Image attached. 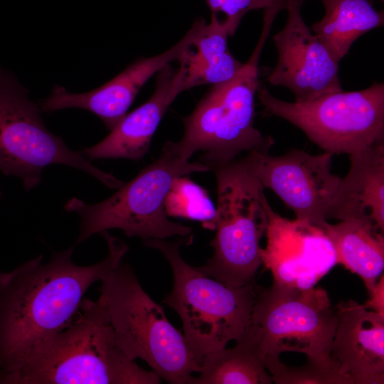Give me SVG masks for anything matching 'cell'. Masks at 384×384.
<instances>
[{"label": "cell", "mask_w": 384, "mask_h": 384, "mask_svg": "<svg viewBox=\"0 0 384 384\" xmlns=\"http://www.w3.org/2000/svg\"><path fill=\"white\" fill-rule=\"evenodd\" d=\"M108 252L99 262H73L74 247L31 259L0 272V378L16 371L43 343L63 330L78 313L90 287L118 266L128 251L107 230L100 233Z\"/></svg>", "instance_id": "cell-1"}, {"label": "cell", "mask_w": 384, "mask_h": 384, "mask_svg": "<svg viewBox=\"0 0 384 384\" xmlns=\"http://www.w3.org/2000/svg\"><path fill=\"white\" fill-rule=\"evenodd\" d=\"M119 347L109 313L98 298L84 299L72 322L0 384H157Z\"/></svg>", "instance_id": "cell-2"}, {"label": "cell", "mask_w": 384, "mask_h": 384, "mask_svg": "<svg viewBox=\"0 0 384 384\" xmlns=\"http://www.w3.org/2000/svg\"><path fill=\"white\" fill-rule=\"evenodd\" d=\"M264 20L259 41L239 73L212 85L193 112L183 118L184 132L172 149L188 159L202 151L201 162L210 167L229 162L242 153L268 151L274 144L254 127L255 97L260 86L258 63L272 27Z\"/></svg>", "instance_id": "cell-3"}, {"label": "cell", "mask_w": 384, "mask_h": 384, "mask_svg": "<svg viewBox=\"0 0 384 384\" xmlns=\"http://www.w3.org/2000/svg\"><path fill=\"white\" fill-rule=\"evenodd\" d=\"M217 182L213 255L201 267L203 274L230 287L255 282L262 264L260 242L267 215L264 187L257 172V151L210 167Z\"/></svg>", "instance_id": "cell-4"}, {"label": "cell", "mask_w": 384, "mask_h": 384, "mask_svg": "<svg viewBox=\"0 0 384 384\" xmlns=\"http://www.w3.org/2000/svg\"><path fill=\"white\" fill-rule=\"evenodd\" d=\"M193 235L175 241L149 239L144 245L160 251L173 270L174 287L164 302L181 317L183 335L201 366L208 353L239 339L248 327L260 286L226 285L186 263L180 254Z\"/></svg>", "instance_id": "cell-5"}, {"label": "cell", "mask_w": 384, "mask_h": 384, "mask_svg": "<svg viewBox=\"0 0 384 384\" xmlns=\"http://www.w3.org/2000/svg\"><path fill=\"white\" fill-rule=\"evenodd\" d=\"M99 298L110 315L117 343L132 360L142 358L169 383L187 384L201 366L184 335L122 262L100 281Z\"/></svg>", "instance_id": "cell-6"}, {"label": "cell", "mask_w": 384, "mask_h": 384, "mask_svg": "<svg viewBox=\"0 0 384 384\" xmlns=\"http://www.w3.org/2000/svg\"><path fill=\"white\" fill-rule=\"evenodd\" d=\"M208 171V166L202 162H190L181 157L170 142H166L159 158L132 180L124 183L110 198L95 204L72 198L65 203L67 212L76 213L81 218L77 242L114 228L123 230L128 237L144 240L188 236L191 228L169 219L164 209L165 198L176 178Z\"/></svg>", "instance_id": "cell-7"}, {"label": "cell", "mask_w": 384, "mask_h": 384, "mask_svg": "<svg viewBox=\"0 0 384 384\" xmlns=\"http://www.w3.org/2000/svg\"><path fill=\"white\" fill-rule=\"evenodd\" d=\"M53 164L79 169L110 188L124 183L51 133L27 90L12 73L0 68V171L21 178L28 191L40 183L43 170Z\"/></svg>", "instance_id": "cell-8"}, {"label": "cell", "mask_w": 384, "mask_h": 384, "mask_svg": "<svg viewBox=\"0 0 384 384\" xmlns=\"http://www.w3.org/2000/svg\"><path fill=\"white\" fill-rule=\"evenodd\" d=\"M265 112L301 129L310 141L332 154H351L384 142V83L357 91L343 90L305 102H287L260 85Z\"/></svg>", "instance_id": "cell-9"}, {"label": "cell", "mask_w": 384, "mask_h": 384, "mask_svg": "<svg viewBox=\"0 0 384 384\" xmlns=\"http://www.w3.org/2000/svg\"><path fill=\"white\" fill-rule=\"evenodd\" d=\"M250 323L259 330L265 356L297 352L306 355L307 361L336 363L331 348L338 317L321 287L302 289L275 281L268 289L260 287Z\"/></svg>", "instance_id": "cell-10"}, {"label": "cell", "mask_w": 384, "mask_h": 384, "mask_svg": "<svg viewBox=\"0 0 384 384\" xmlns=\"http://www.w3.org/2000/svg\"><path fill=\"white\" fill-rule=\"evenodd\" d=\"M333 155L296 149L279 156L257 151V172L263 187L273 191L297 219L324 230L341 179L331 172Z\"/></svg>", "instance_id": "cell-11"}, {"label": "cell", "mask_w": 384, "mask_h": 384, "mask_svg": "<svg viewBox=\"0 0 384 384\" xmlns=\"http://www.w3.org/2000/svg\"><path fill=\"white\" fill-rule=\"evenodd\" d=\"M304 1L286 0L287 22L273 36L277 61L267 78L272 85L289 89L296 102L342 90L338 63L303 19Z\"/></svg>", "instance_id": "cell-12"}, {"label": "cell", "mask_w": 384, "mask_h": 384, "mask_svg": "<svg viewBox=\"0 0 384 384\" xmlns=\"http://www.w3.org/2000/svg\"><path fill=\"white\" fill-rule=\"evenodd\" d=\"M267 244L262 264L273 281L305 289L314 287L337 264L334 248L324 230L308 222L276 213L266 199Z\"/></svg>", "instance_id": "cell-13"}, {"label": "cell", "mask_w": 384, "mask_h": 384, "mask_svg": "<svg viewBox=\"0 0 384 384\" xmlns=\"http://www.w3.org/2000/svg\"><path fill=\"white\" fill-rule=\"evenodd\" d=\"M331 356L353 384L384 383V316L353 299L335 306Z\"/></svg>", "instance_id": "cell-14"}, {"label": "cell", "mask_w": 384, "mask_h": 384, "mask_svg": "<svg viewBox=\"0 0 384 384\" xmlns=\"http://www.w3.org/2000/svg\"><path fill=\"white\" fill-rule=\"evenodd\" d=\"M178 68L170 63L163 67L156 78V87L151 97L129 114L97 144L82 152L90 161L99 159H142L149 151L153 136L176 97L181 93L178 87Z\"/></svg>", "instance_id": "cell-15"}, {"label": "cell", "mask_w": 384, "mask_h": 384, "mask_svg": "<svg viewBox=\"0 0 384 384\" xmlns=\"http://www.w3.org/2000/svg\"><path fill=\"white\" fill-rule=\"evenodd\" d=\"M349 157V171L341 179L327 220L368 217L384 232V142Z\"/></svg>", "instance_id": "cell-16"}, {"label": "cell", "mask_w": 384, "mask_h": 384, "mask_svg": "<svg viewBox=\"0 0 384 384\" xmlns=\"http://www.w3.org/2000/svg\"><path fill=\"white\" fill-rule=\"evenodd\" d=\"M228 27L211 13L206 23L201 19L193 44L183 52L179 61V89L183 92L202 85H217L229 81L245 63L237 60L228 46Z\"/></svg>", "instance_id": "cell-17"}, {"label": "cell", "mask_w": 384, "mask_h": 384, "mask_svg": "<svg viewBox=\"0 0 384 384\" xmlns=\"http://www.w3.org/2000/svg\"><path fill=\"white\" fill-rule=\"evenodd\" d=\"M324 230L334 248L337 264L359 276L369 293L384 270L383 232L368 217L327 223Z\"/></svg>", "instance_id": "cell-18"}, {"label": "cell", "mask_w": 384, "mask_h": 384, "mask_svg": "<svg viewBox=\"0 0 384 384\" xmlns=\"http://www.w3.org/2000/svg\"><path fill=\"white\" fill-rule=\"evenodd\" d=\"M198 377L187 384H271L265 356L260 347V332L250 323L233 348L226 347L207 354Z\"/></svg>", "instance_id": "cell-19"}, {"label": "cell", "mask_w": 384, "mask_h": 384, "mask_svg": "<svg viewBox=\"0 0 384 384\" xmlns=\"http://www.w3.org/2000/svg\"><path fill=\"white\" fill-rule=\"evenodd\" d=\"M321 1L324 15L310 29L336 63L362 35L384 25L383 10H375L368 0Z\"/></svg>", "instance_id": "cell-20"}, {"label": "cell", "mask_w": 384, "mask_h": 384, "mask_svg": "<svg viewBox=\"0 0 384 384\" xmlns=\"http://www.w3.org/2000/svg\"><path fill=\"white\" fill-rule=\"evenodd\" d=\"M168 216L200 221L205 228L215 230L216 207L208 192L185 176L176 178L164 201Z\"/></svg>", "instance_id": "cell-21"}, {"label": "cell", "mask_w": 384, "mask_h": 384, "mask_svg": "<svg viewBox=\"0 0 384 384\" xmlns=\"http://www.w3.org/2000/svg\"><path fill=\"white\" fill-rule=\"evenodd\" d=\"M266 368L276 384H353L336 363L326 364L312 361L300 366H289L277 356H265Z\"/></svg>", "instance_id": "cell-22"}, {"label": "cell", "mask_w": 384, "mask_h": 384, "mask_svg": "<svg viewBox=\"0 0 384 384\" xmlns=\"http://www.w3.org/2000/svg\"><path fill=\"white\" fill-rule=\"evenodd\" d=\"M280 0H206L211 13L222 12L228 27L229 36L234 35L244 16L252 10L265 9Z\"/></svg>", "instance_id": "cell-23"}, {"label": "cell", "mask_w": 384, "mask_h": 384, "mask_svg": "<svg viewBox=\"0 0 384 384\" xmlns=\"http://www.w3.org/2000/svg\"><path fill=\"white\" fill-rule=\"evenodd\" d=\"M363 306L384 316V275L382 274L372 290Z\"/></svg>", "instance_id": "cell-24"}, {"label": "cell", "mask_w": 384, "mask_h": 384, "mask_svg": "<svg viewBox=\"0 0 384 384\" xmlns=\"http://www.w3.org/2000/svg\"><path fill=\"white\" fill-rule=\"evenodd\" d=\"M380 1H381L382 2H383V1H384V0H380Z\"/></svg>", "instance_id": "cell-25"}, {"label": "cell", "mask_w": 384, "mask_h": 384, "mask_svg": "<svg viewBox=\"0 0 384 384\" xmlns=\"http://www.w3.org/2000/svg\"><path fill=\"white\" fill-rule=\"evenodd\" d=\"M1 196V191H0V196Z\"/></svg>", "instance_id": "cell-26"}]
</instances>
